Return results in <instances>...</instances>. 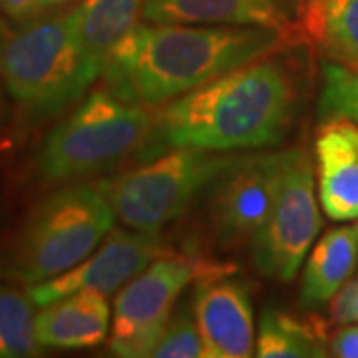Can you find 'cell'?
<instances>
[{
	"mask_svg": "<svg viewBox=\"0 0 358 358\" xmlns=\"http://www.w3.org/2000/svg\"><path fill=\"white\" fill-rule=\"evenodd\" d=\"M303 8L305 0H141V20L265 26L294 36Z\"/></svg>",
	"mask_w": 358,
	"mask_h": 358,
	"instance_id": "7c38bea8",
	"label": "cell"
},
{
	"mask_svg": "<svg viewBox=\"0 0 358 358\" xmlns=\"http://www.w3.org/2000/svg\"><path fill=\"white\" fill-rule=\"evenodd\" d=\"M229 273L227 265L199 255L157 257L115 293L110 329V352L120 358H150L179 294L193 281Z\"/></svg>",
	"mask_w": 358,
	"mask_h": 358,
	"instance_id": "52a82bcc",
	"label": "cell"
},
{
	"mask_svg": "<svg viewBox=\"0 0 358 358\" xmlns=\"http://www.w3.org/2000/svg\"><path fill=\"white\" fill-rule=\"evenodd\" d=\"M322 88L319 96V120L346 117L358 124V70L334 62H322Z\"/></svg>",
	"mask_w": 358,
	"mask_h": 358,
	"instance_id": "ffe728a7",
	"label": "cell"
},
{
	"mask_svg": "<svg viewBox=\"0 0 358 358\" xmlns=\"http://www.w3.org/2000/svg\"><path fill=\"white\" fill-rule=\"evenodd\" d=\"M4 26H6V24H4V22H2V18H0V30H2Z\"/></svg>",
	"mask_w": 358,
	"mask_h": 358,
	"instance_id": "4316f807",
	"label": "cell"
},
{
	"mask_svg": "<svg viewBox=\"0 0 358 358\" xmlns=\"http://www.w3.org/2000/svg\"><path fill=\"white\" fill-rule=\"evenodd\" d=\"M329 307H331V320L334 324L358 322V277L348 279L338 289Z\"/></svg>",
	"mask_w": 358,
	"mask_h": 358,
	"instance_id": "7402d4cb",
	"label": "cell"
},
{
	"mask_svg": "<svg viewBox=\"0 0 358 358\" xmlns=\"http://www.w3.org/2000/svg\"><path fill=\"white\" fill-rule=\"evenodd\" d=\"M150 358H205L203 338L187 310L171 317Z\"/></svg>",
	"mask_w": 358,
	"mask_h": 358,
	"instance_id": "44dd1931",
	"label": "cell"
},
{
	"mask_svg": "<svg viewBox=\"0 0 358 358\" xmlns=\"http://www.w3.org/2000/svg\"><path fill=\"white\" fill-rule=\"evenodd\" d=\"M96 183H64L36 203L0 245V279L34 287L92 255L114 227Z\"/></svg>",
	"mask_w": 358,
	"mask_h": 358,
	"instance_id": "3957f363",
	"label": "cell"
},
{
	"mask_svg": "<svg viewBox=\"0 0 358 358\" xmlns=\"http://www.w3.org/2000/svg\"><path fill=\"white\" fill-rule=\"evenodd\" d=\"M96 80L78 46L72 10L0 30V82L30 120L60 115Z\"/></svg>",
	"mask_w": 358,
	"mask_h": 358,
	"instance_id": "277c9868",
	"label": "cell"
},
{
	"mask_svg": "<svg viewBox=\"0 0 358 358\" xmlns=\"http://www.w3.org/2000/svg\"><path fill=\"white\" fill-rule=\"evenodd\" d=\"M285 152L245 154L211 187V227L219 247L249 245L265 223L281 181Z\"/></svg>",
	"mask_w": 358,
	"mask_h": 358,
	"instance_id": "9c48e42d",
	"label": "cell"
},
{
	"mask_svg": "<svg viewBox=\"0 0 358 358\" xmlns=\"http://www.w3.org/2000/svg\"><path fill=\"white\" fill-rule=\"evenodd\" d=\"M317 192L327 217L358 219V124L346 117L322 120L315 134Z\"/></svg>",
	"mask_w": 358,
	"mask_h": 358,
	"instance_id": "4fadbf2b",
	"label": "cell"
},
{
	"mask_svg": "<svg viewBox=\"0 0 358 358\" xmlns=\"http://www.w3.org/2000/svg\"><path fill=\"white\" fill-rule=\"evenodd\" d=\"M108 294L92 289L64 294L36 313V336L44 348H96L110 336Z\"/></svg>",
	"mask_w": 358,
	"mask_h": 358,
	"instance_id": "5bb4252c",
	"label": "cell"
},
{
	"mask_svg": "<svg viewBox=\"0 0 358 358\" xmlns=\"http://www.w3.org/2000/svg\"><path fill=\"white\" fill-rule=\"evenodd\" d=\"M301 32L329 62L358 70V0H305Z\"/></svg>",
	"mask_w": 358,
	"mask_h": 358,
	"instance_id": "e0dca14e",
	"label": "cell"
},
{
	"mask_svg": "<svg viewBox=\"0 0 358 358\" xmlns=\"http://www.w3.org/2000/svg\"><path fill=\"white\" fill-rule=\"evenodd\" d=\"M2 82H0V136H2V120H4V94H2Z\"/></svg>",
	"mask_w": 358,
	"mask_h": 358,
	"instance_id": "d4e9b609",
	"label": "cell"
},
{
	"mask_svg": "<svg viewBox=\"0 0 358 358\" xmlns=\"http://www.w3.org/2000/svg\"><path fill=\"white\" fill-rule=\"evenodd\" d=\"M357 227H358V223H357Z\"/></svg>",
	"mask_w": 358,
	"mask_h": 358,
	"instance_id": "83f0119b",
	"label": "cell"
},
{
	"mask_svg": "<svg viewBox=\"0 0 358 358\" xmlns=\"http://www.w3.org/2000/svg\"><path fill=\"white\" fill-rule=\"evenodd\" d=\"M293 44L265 26L138 22L103 70V90L128 103L159 108L213 78Z\"/></svg>",
	"mask_w": 358,
	"mask_h": 358,
	"instance_id": "7a4b0ae2",
	"label": "cell"
},
{
	"mask_svg": "<svg viewBox=\"0 0 358 358\" xmlns=\"http://www.w3.org/2000/svg\"><path fill=\"white\" fill-rule=\"evenodd\" d=\"M166 253L169 251L159 233L112 227L92 255L54 279L28 287V294L38 307L82 289L110 296Z\"/></svg>",
	"mask_w": 358,
	"mask_h": 358,
	"instance_id": "30bf717a",
	"label": "cell"
},
{
	"mask_svg": "<svg viewBox=\"0 0 358 358\" xmlns=\"http://www.w3.org/2000/svg\"><path fill=\"white\" fill-rule=\"evenodd\" d=\"M42 350L32 296L0 282V358L40 357Z\"/></svg>",
	"mask_w": 358,
	"mask_h": 358,
	"instance_id": "d6986e66",
	"label": "cell"
},
{
	"mask_svg": "<svg viewBox=\"0 0 358 358\" xmlns=\"http://www.w3.org/2000/svg\"><path fill=\"white\" fill-rule=\"evenodd\" d=\"M315 176L303 148L285 150L273 207L249 243L253 267L271 281H293L319 237L322 217Z\"/></svg>",
	"mask_w": 358,
	"mask_h": 358,
	"instance_id": "ba28073f",
	"label": "cell"
},
{
	"mask_svg": "<svg viewBox=\"0 0 358 358\" xmlns=\"http://www.w3.org/2000/svg\"><path fill=\"white\" fill-rule=\"evenodd\" d=\"M50 10L48 0H0V13L14 24H24Z\"/></svg>",
	"mask_w": 358,
	"mask_h": 358,
	"instance_id": "603a6c76",
	"label": "cell"
},
{
	"mask_svg": "<svg viewBox=\"0 0 358 358\" xmlns=\"http://www.w3.org/2000/svg\"><path fill=\"white\" fill-rule=\"evenodd\" d=\"M259 358L329 357V334L319 319H299L279 308H265L257 329Z\"/></svg>",
	"mask_w": 358,
	"mask_h": 358,
	"instance_id": "ac0fdd59",
	"label": "cell"
},
{
	"mask_svg": "<svg viewBox=\"0 0 358 358\" xmlns=\"http://www.w3.org/2000/svg\"><path fill=\"white\" fill-rule=\"evenodd\" d=\"M211 275L197 281L193 317L203 338L205 358H247L255 355V317L247 285Z\"/></svg>",
	"mask_w": 358,
	"mask_h": 358,
	"instance_id": "8fae6325",
	"label": "cell"
},
{
	"mask_svg": "<svg viewBox=\"0 0 358 358\" xmlns=\"http://www.w3.org/2000/svg\"><path fill=\"white\" fill-rule=\"evenodd\" d=\"M154 126L150 108L96 90L48 134L36 155L38 176L46 183H72L110 171L131 154H141Z\"/></svg>",
	"mask_w": 358,
	"mask_h": 358,
	"instance_id": "5b68a950",
	"label": "cell"
},
{
	"mask_svg": "<svg viewBox=\"0 0 358 358\" xmlns=\"http://www.w3.org/2000/svg\"><path fill=\"white\" fill-rule=\"evenodd\" d=\"M68 2H72V0H48V4H50V10L54 8H60V6H64Z\"/></svg>",
	"mask_w": 358,
	"mask_h": 358,
	"instance_id": "484cf974",
	"label": "cell"
},
{
	"mask_svg": "<svg viewBox=\"0 0 358 358\" xmlns=\"http://www.w3.org/2000/svg\"><path fill=\"white\" fill-rule=\"evenodd\" d=\"M140 18L141 0H82L72 8L78 46L94 76L102 78L115 48Z\"/></svg>",
	"mask_w": 358,
	"mask_h": 358,
	"instance_id": "9a60e30c",
	"label": "cell"
},
{
	"mask_svg": "<svg viewBox=\"0 0 358 358\" xmlns=\"http://www.w3.org/2000/svg\"><path fill=\"white\" fill-rule=\"evenodd\" d=\"M293 44L213 78L155 114L141 157L171 148L249 152L279 145L291 134L305 96V68Z\"/></svg>",
	"mask_w": 358,
	"mask_h": 358,
	"instance_id": "6da1fadb",
	"label": "cell"
},
{
	"mask_svg": "<svg viewBox=\"0 0 358 358\" xmlns=\"http://www.w3.org/2000/svg\"><path fill=\"white\" fill-rule=\"evenodd\" d=\"M358 261V227L338 225L329 229L308 251L299 303L305 308L329 305L345 285Z\"/></svg>",
	"mask_w": 358,
	"mask_h": 358,
	"instance_id": "2e32d148",
	"label": "cell"
},
{
	"mask_svg": "<svg viewBox=\"0 0 358 358\" xmlns=\"http://www.w3.org/2000/svg\"><path fill=\"white\" fill-rule=\"evenodd\" d=\"M329 357L358 358V322L338 324L329 336Z\"/></svg>",
	"mask_w": 358,
	"mask_h": 358,
	"instance_id": "cb8c5ba5",
	"label": "cell"
},
{
	"mask_svg": "<svg viewBox=\"0 0 358 358\" xmlns=\"http://www.w3.org/2000/svg\"><path fill=\"white\" fill-rule=\"evenodd\" d=\"M239 154L171 148L98 181L115 219L134 231L159 233L211 187Z\"/></svg>",
	"mask_w": 358,
	"mask_h": 358,
	"instance_id": "8992f818",
	"label": "cell"
}]
</instances>
